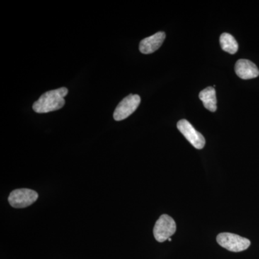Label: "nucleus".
Masks as SVG:
<instances>
[{
    "instance_id": "obj_7",
    "label": "nucleus",
    "mask_w": 259,
    "mask_h": 259,
    "mask_svg": "<svg viewBox=\"0 0 259 259\" xmlns=\"http://www.w3.org/2000/svg\"><path fill=\"white\" fill-rule=\"evenodd\" d=\"M166 38L164 32H158L151 36L146 37L140 42L139 50L142 54H150L157 51Z\"/></svg>"
},
{
    "instance_id": "obj_3",
    "label": "nucleus",
    "mask_w": 259,
    "mask_h": 259,
    "mask_svg": "<svg viewBox=\"0 0 259 259\" xmlns=\"http://www.w3.org/2000/svg\"><path fill=\"white\" fill-rule=\"evenodd\" d=\"M177 231L175 220L168 214H162L153 228V236L156 241L163 243L169 239Z\"/></svg>"
},
{
    "instance_id": "obj_6",
    "label": "nucleus",
    "mask_w": 259,
    "mask_h": 259,
    "mask_svg": "<svg viewBox=\"0 0 259 259\" xmlns=\"http://www.w3.org/2000/svg\"><path fill=\"white\" fill-rule=\"evenodd\" d=\"M179 131L186 139L197 149H202L205 146V139L200 133L196 131L190 122L186 120H181L177 123Z\"/></svg>"
},
{
    "instance_id": "obj_10",
    "label": "nucleus",
    "mask_w": 259,
    "mask_h": 259,
    "mask_svg": "<svg viewBox=\"0 0 259 259\" xmlns=\"http://www.w3.org/2000/svg\"><path fill=\"white\" fill-rule=\"evenodd\" d=\"M221 48L223 51L231 54H235L238 51V44L236 39L231 34L223 33L220 37Z\"/></svg>"
},
{
    "instance_id": "obj_9",
    "label": "nucleus",
    "mask_w": 259,
    "mask_h": 259,
    "mask_svg": "<svg viewBox=\"0 0 259 259\" xmlns=\"http://www.w3.org/2000/svg\"><path fill=\"white\" fill-rule=\"evenodd\" d=\"M199 99L203 102L204 107L211 112L217 110V98L214 88H207L202 90L199 95Z\"/></svg>"
},
{
    "instance_id": "obj_8",
    "label": "nucleus",
    "mask_w": 259,
    "mask_h": 259,
    "mask_svg": "<svg viewBox=\"0 0 259 259\" xmlns=\"http://www.w3.org/2000/svg\"><path fill=\"white\" fill-rule=\"evenodd\" d=\"M236 74L242 79H250L259 76L256 65L247 59H240L236 64Z\"/></svg>"
},
{
    "instance_id": "obj_4",
    "label": "nucleus",
    "mask_w": 259,
    "mask_h": 259,
    "mask_svg": "<svg viewBox=\"0 0 259 259\" xmlns=\"http://www.w3.org/2000/svg\"><path fill=\"white\" fill-rule=\"evenodd\" d=\"M217 242L223 248L232 252L243 251L250 245V241L247 238L230 233H220Z\"/></svg>"
},
{
    "instance_id": "obj_2",
    "label": "nucleus",
    "mask_w": 259,
    "mask_h": 259,
    "mask_svg": "<svg viewBox=\"0 0 259 259\" xmlns=\"http://www.w3.org/2000/svg\"><path fill=\"white\" fill-rule=\"evenodd\" d=\"M38 194L30 189H17L13 190L8 197V202L14 208L28 207L36 202Z\"/></svg>"
},
{
    "instance_id": "obj_1",
    "label": "nucleus",
    "mask_w": 259,
    "mask_h": 259,
    "mask_svg": "<svg viewBox=\"0 0 259 259\" xmlns=\"http://www.w3.org/2000/svg\"><path fill=\"white\" fill-rule=\"evenodd\" d=\"M68 93L67 88H61L42 94L40 98L34 102L32 109L37 113H48L60 110L64 106V97Z\"/></svg>"
},
{
    "instance_id": "obj_5",
    "label": "nucleus",
    "mask_w": 259,
    "mask_h": 259,
    "mask_svg": "<svg viewBox=\"0 0 259 259\" xmlns=\"http://www.w3.org/2000/svg\"><path fill=\"white\" fill-rule=\"evenodd\" d=\"M141 103V97L138 95H129L124 98L116 107L113 117L116 121L125 120L139 107Z\"/></svg>"
}]
</instances>
